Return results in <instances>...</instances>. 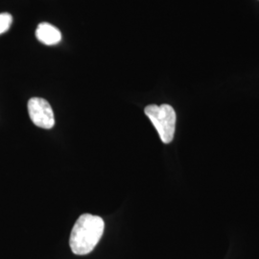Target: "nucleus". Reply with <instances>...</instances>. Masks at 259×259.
I'll use <instances>...</instances> for the list:
<instances>
[{
  "label": "nucleus",
  "instance_id": "nucleus-1",
  "mask_svg": "<svg viewBox=\"0 0 259 259\" xmlns=\"http://www.w3.org/2000/svg\"><path fill=\"white\" fill-rule=\"evenodd\" d=\"M105 223L101 217L89 213L82 214L75 223L70 233L69 245L77 255L91 253L101 239Z\"/></svg>",
  "mask_w": 259,
  "mask_h": 259
},
{
  "label": "nucleus",
  "instance_id": "nucleus-2",
  "mask_svg": "<svg viewBox=\"0 0 259 259\" xmlns=\"http://www.w3.org/2000/svg\"><path fill=\"white\" fill-rule=\"evenodd\" d=\"M144 112L157 130L161 141L165 144L170 143L174 139L176 130V111L173 107L168 104L149 105Z\"/></svg>",
  "mask_w": 259,
  "mask_h": 259
},
{
  "label": "nucleus",
  "instance_id": "nucleus-3",
  "mask_svg": "<svg viewBox=\"0 0 259 259\" xmlns=\"http://www.w3.org/2000/svg\"><path fill=\"white\" fill-rule=\"evenodd\" d=\"M28 112L32 122L39 128L51 129L55 125L54 112L44 98L33 97L28 102Z\"/></svg>",
  "mask_w": 259,
  "mask_h": 259
},
{
  "label": "nucleus",
  "instance_id": "nucleus-4",
  "mask_svg": "<svg viewBox=\"0 0 259 259\" xmlns=\"http://www.w3.org/2000/svg\"><path fill=\"white\" fill-rule=\"evenodd\" d=\"M36 37L40 42L47 46H54L61 41L62 34L54 25L47 22H41L36 30Z\"/></svg>",
  "mask_w": 259,
  "mask_h": 259
},
{
  "label": "nucleus",
  "instance_id": "nucleus-5",
  "mask_svg": "<svg viewBox=\"0 0 259 259\" xmlns=\"http://www.w3.org/2000/svg\"><path fill=\"white\" fill-rule=\"evenodd\" d=\"M13 22V17L8 13L0 14V35L9 30Z\"/></svg>",
  "mask_w": 259,
  "mask_h": 259
}]
</instances>
